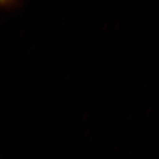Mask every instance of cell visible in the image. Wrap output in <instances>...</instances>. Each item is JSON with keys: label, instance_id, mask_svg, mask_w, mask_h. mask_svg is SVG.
<instances>
[{"label": "cell", "instance_id": "6da1fadb", "mask_svg": "<svg viewBox=\"0 0 159 159\" xmlns=\"http://www.w3.org/2000/svg\"><path fill=\"white\" fill-rule=\"evenodd\" d=\"M23 2L19 0H0V7L7 9H13L20 7Z\"/></svg>", "mask_w": 159, "mask_h": 159}]
</instances>
